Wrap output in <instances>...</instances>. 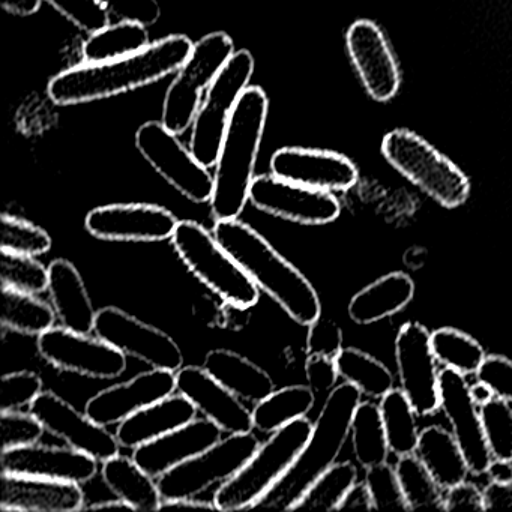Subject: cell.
<instances>
[{"label": "cell", "instance_id": "cell-22", "mask_svg": "<svg viewBox=\"0 0 512 512\" xmlns=\"http://www.w3.org/2000/svg\"><path fill=\"white\" fill-rule=\"evenodd\" d=\"M176 392L187 397L224 433H251L254 428L253 412L203 367L190 365L176 371Z\"/></svg>", "mask_w": 512, "mask_h": 512}, {"label": "cell", "instance_id": "cell-59", "mask_svg": "<svg viewBox=\"0 0 512 512\" xmlns=\"http://www.w3.org/2000/svg\"><path fill=\"white\" fill-rule=\"evenodd\" d=\"M470 397L475 401L476 406L482 407L485 404L490 403L494 398L493 391L490 386L485 385L482 382H476L475 385L470 386Z\"/></svg>", "mask_w": 512, "mask_h": 512}, {"label": "cell", "instance_id": "cell-44", "mask_svg": "<svg viewBox=\"0 0 512 512\" xmlns=\"http://www.w3.org/2000/svg\"><path fill=\"white\" fill-rule=\"evenodd\" d=\"M365 484L370 490L374 509H392V511H409L397 470L388 463L370 467L365 473Z\"/></svg>", "mask_w": 512, "mask_h": 512}, {"label": "cell", "instance_id": "cell-57", "mask_svg": "<svg viewBox=\"0 0 512 512\" xmlns=\"http://www.w3.org/2000/svg\"><path fill=\"white\" fill-rule=\"evenodd\" d=\"M487 476L491 482L499 484H512V461L494 458L487 469Z\"/></svg>", "mask_w": 512, "mask_h": 512}, {"label": "cell", "instance_id": "cell-30", "mask_svg": "<svg viewBox=\"0 0 512 512\" xmlns=\"http://www.w3.org/2000/svg\"><path fill=\"white\" fill-rule=\"evenodd\" d=\"M103 479L118 499L128 503L133 511H158L163 506L158 481L134 458L118 454L104 461Z\"/></svg>", "mask_w": 512, "mask_h": 512}, {"label": "cell", "instance_id": "cell-58", "mask_svg": "<svg viewBox=\"0 0 512 512\" xmlns=\"http://www.w3.org/2000/svg\"><path fill=\"white\" fill-rule=\"evenodd\" d=\"M164 508H179V509H217L215 508L214 502H205V500H197L196 497L193 499H182L175 500V502H163Z\"/></svg>", "mask_w": 512, "mask_h": 512}, {"label": "cell", "instance_id": "cell-49", "mask_svg": "<svg viewBox=\"0 0 512 512\" xmlns=\"http://www.w3.org/2000/svg\"><path fill=\"white\" fill-rule=\"evenodd\" d=\"M479 382L490 386L494 397L512 403V361L505 356L490 355L476 371Z\"/></svg>", "mask_w": 512, "mask_h": 512}, {"label": "cell", "instance_id": "cell-14", "mask_svg": "<svg viewBox=\"0 0 512 512\" xmlns=\"http://www.w3.org/2000/svg\"><path fill=\"white\" fill-rule=\"evenodd\" d=\"M38 352L53 367L89 379L112 380L127 368L125 353L100 337L52 328L38 337Z\"/></svg>", "mask_w": 512, "mask_h": 512}, {"label": "cell", "instance_id": "cell-52", "mask_svg": "<svg viewBox=\"0 0 512 512\" xmlns=\"http://www.w3.org/2000/svg\"><path fill=\"white\" fill-rule=\"evenodd\" d=\"M485 511L482 491L472 482L463 481L446 490L443 511Z\"/></svg>", "mask_w": 512, "mask_h": 512}, {"label": "cell", "instance_id": "cell-24", "mask_svg": "<svg viewBox=\"0 0 512 512\" xmlns=\"http://www.w3.org/2000/svg\"><path fill=\"white\" fill-rule=\"evenodd\" d=\"M85 506V494L77 482L2 473V511L73 512Z\"/></svg>", "mask_w": 512, "mask_h": 512}, {"label": "cell", "instance_id": "cell-3", "mask_svg": "<svg viewBox=\"0 0 512 512\" xmlns=\"http://www.w3.org/2000/svg\"><path fill=\"white\" fill-rule=\"evenodd\" d=\"M269 100L263 89L248 86L227 125L215 164L211 209L215 220L239 218L254 181L257 155L268 119Z\"/></svg>", "mask_w": 512, "mask_h": 512}, {"label": "cell", "instance_id": "cell-19", "mask_svg": "<svg viewBox=\"0 0 512 512\" xmlns=\"http://www.w3.org/2000/svg\"><path fill=\"white\" fill-rule=\"evenodd\" d=\"M440 409L451 424L452 434L460 445L473 475H484L491 457L482 428L481 412L470 397V386L463 374L443 368L439 377Z\"/></svg>", "mask_w": 512, "mask_h": 512}, {"label": "cell", "instance_id": "cell-36", "mask_svg": "<svg viewBox=\"0 0 512 512\" xmlns=\"http://www.w3.org/2000/svg\"><path fill=\"white\" fill-rule=\"evenodd\" d=\"M338 376L370 398H382L394 389V376L389 368L368 353L346 347L335 356Z\"/></svg>", "mask_w": 512, "mask_h": 512}, {"label": "cell", "instance_id": "cell-29", "mask_svg": "<svg viewBox=\"0 0 512 512\" xmlns=\"http://www.w3.org/2000/svg\"><path fill=\"white\" fill-rule=\"evenodd\" d=\"M415 295V283L403 272H392L359 290L350 301V319L371 325L403 311Z\"/></svg>", "mask_w": 512, "mask_h": 512}, {"label": "cell", "instance_id": "cell-53", "mask_svg": "<svg viewBox=\"0 0 512 512\" xmlns=\"http://www.w3.org/2000/svg\"><path fill=\"white\" fill-rule=\"evenodd\" d=\"M251 320V307L224 301L218 314V325L227 331L238 332L244 329Z\"/></svg>", "mask_w": 512, "mask_h": 512}, {"label": "cell", "instance_id": "cell-55", "mask_svg": "<svg viewBox=\"0 0 512 512\" xmlns=\"http://www.w3.org/2000/svg\"><path fill=\"white\" fill-rule=\"evenodd\" d=\"M349 509H362V511H371L374 509L373 499H371L370 490H368L367 484H358L356 482L346 496H344L343 502L338 506V511H349Z\"/></svg>", "mask_w": 512, "mask_h": 512}, {"label": "cell", "instance_id": "cell-26", "mask_svg": "<svg viewBox=\"0 0 512 512\" xmlns=\"http://www.w3.org/2000/svg\"><path fill=\"white\" fill-rule=\"evenodd\" d=\"M197 407L182 394L149 404L119 424L116 437L122 448L136 449L194 421Z\"/></svg>", "mask_w": 512, "mask_h": 512}, {"label": "cell", "instance_id": "cell-37", "mask_svg": "<svg viewBox=\"0 0 512 512\" xmlns=\"http://www.w3.org/2000/svg\"><path fill=\"white\" fill-rule=\"evenodd\" d=\"M383 427L388 439L389 451L397 457L415 454L419 430L416 410L401 389H392L380 400Z\"/></svg>", "mask_w": 512, "mask_h": 512}, {"label": "cell", "instance_id": "cell-20", "mask_svg": "<svg viewBox=\"0 0 512 512\" xmlns=\"http://www.w3.org/2000/svg\"><path fill=\"white\" fill-rule=\"evenodd\" d=\"M272 175L314 190L341 193L358 182V169L346 155L325 149L281 148L271 158Z\"/></svg>", "mask_w": 512, "mask_h": 512}, {"label": "cell", "instance_id": "cell-41", "mask_svg": "<svg viewBox=\"0 0 512 512\" xmlns=\"http://www.w3.org/2000/svg\"><path fill=\"white\" fill-rule=\"evenodd\" d=\"M0 280L2 286L38 295L49 290V268L34 256L2 250Z\"/></svg>", "mask_w": 512, "mask_h": 512}, {"label": "cell", "instance_id": "cell-5", "mask_svg": "<svg viewBox=\"0 0 512 512\" xmlns=\"http://www.w3.org/2000/svg\"><path fill=\"white\" fill-rule=\"evenodd\" d=\"M313 424L299 418L272 433L250 460L214 494L217 511H241L254 505L286 475L310 437Z\"/></svg>", "mask_w": 512, "mask_h": 512}, {"label": "cell", "instance_id": "cell-39", "mask_svg": "<svg viewBox=\"0 0 512 512\" xmlns=\"http://www.w3.org/2000/svg\"><path fill=\"white\" fill-rule=\"evenodd\" d=\"M395 470H397L398 481H400L409 511H418V509H442L443 511V503H445L443 488L415 454L398 457Z\"/></svg>", "mask_w": 512, "mask_h": 512}, {"label": "cell", "instance_id": "cell-60", "mask_svg": "<svg viewBox=\"0 0 512 512\" xmlns=\"http://www.w3.org/2000/svg\"><path fill=\"white\" fill-rule=\"evenodd\" d=\"M85 509H92V511H100V509H131L128 503L124 500H104V502L92 503V505L85 506Z\"/></svg>", "mask_w": 512, "mask_h": 512}, {"label": "cell", "instance_id": "cell-42", "mask_svg": "<svg viewBox=\"0 0 512 512\" xmlns=\"http://www.w3.org/2000/svg\"><path fill=\"white\" fill-rule=\"evenodd\" d=\"M52 238L46 230L22 218L4 214L0 220V250L26 256L49 253Z\"/></svg>", "mask_w": 512, "mask_h": 512}, {"label": "cell", "instance_id": "cell-11", "mask_svg": "<svg viewBox=\"0 0 512 512\" xmlns=\"http://www.w3.org/2000/svg\"><path fill=\"white\" fill-rule=\"evenodd\" d=\"M136 148L149 166L182 196L194 203L211 202L214 176L163 122L142 125L136 133Z\"/></svg>", "mask_w": 512, "mask_h": 512}, {"label": "cell", "instance_id": "cell-6", "mask_svg": "<svg viewBox=\"0 0 512 512\" xmlns=\"http://www.w3.org/2000/svg\"><path fill=\"white\" fill-rule=\"evenodd\" d=\"M382 154L400 175L443 208H458L469 199L466 173L413 131H389L382 140Z\"/></svg>", "mask_w": 512, "mask_h": 512}, {"label": "cell", "instance_id": "cell-28", "mask_svg": "<svg viewBox=\"0 0 512 512\" xmlns=\"http://www.w3.org/2000/svg\"><path fill=\"white\" fill-rule=\"evenodd\" d=\"M203 368L236 397L248 403H260L275 391L274 380L262 367L233 350H211Z\"/></svg>", "mask_w": 512, "mask_h": 512}, {"label": "cell", "instance_id": "cell-18", "mask_svg": "<svg viewBox=\"0 0 512 512\" xmlns=\"http://www.w3.org/2000/svg\"><path fill=\"white\" fill-rule=\"evenodd\" d=\"M29 412L58 439L68 446L91 455L95 460L104 461L119 454L118 437L107 427L95 422L88 413H82L64 398L52 391H43L29 407Z\"/></svg>", "mask_w": 512, "mask_h": 512}, {"label": "cell", "instance_id": "cell-1", "mask_svg": "<svg viewBox=\"0 0 512 512\" xmlns=\"http://www.w3.org/2000/svg\"><path fill=\"white\" fill-rule=\"evenodd\" d=\"M187 35H170L125 58L68 68L50 80L47 94L58 106H76L143 88L175 73L193 50Z\"/></svg>", "mask_w": 512, "mask_h": 512}, {"label": "cell", "instance_id": "cell-38", "mask_svg": "<svg viewBox=\"0 0 512 512\" xmlns=\"http://www.w3.org/2000/svg\"><path fill=\"white\" fill-rule=\"evenodd\" d=\"M356 479L358 469L355 464L349 461L335 463L311 484L292 511H338V506L343 502L347 491L356 484Z\"/></svg>", "mask_w": 512, "mask_h": 512}, {"label": "cell", "instance_id": "cell-46", "mask_svg": "<svg viewBox=\"0 0 512 512\" xmlns=\"http://www.w3.org/2000/svg\"><path fill=\"white\" fill-rule=\"evenodd\" d=\"M0 430H2V451H8V449L40 442L46 428L31 412L10 410V412H0Z\"/></svg>", "mask_w": 512, "mask_h": 512}, {"label": "cell", "instance_id": "cell-13", "mask_svg": "<svg viewBox=\"0 0 512 512\" xmlns=\"http://www.w3.org/2000/svg\"><path fill=\"white\" fill-rule=\"evenodd\" d=\"M250 202L265 214L301 226H325L337 220L341 212L334 193L314 190L275 175L254 178Z\"/></svg>", "mask_w": 512, "mask_h": 512}, {"label": "cell", "instance_id": "cell-4", "mask_svg": "<svg viewBox=\"0 0 512 512\" xmlns=\"http://www.w3.org/2000/svg\"><path fill=\"white\" fill-rule=\"evenodd\" d=\"M361 395L356 386L347 382L329 392L301 454L254 508L292 511L311 484L337 463Z\"/></svg>", "mask_w": 512, "mask_h": 512}, {"label": "cell", "instance_id": "cell-7", "mask_svg": "<svg viewBox=\"0 0 512 512\" xmlns=\"http://www.w3.org/2000/svg\"><path fill=\"white\" fill-rule=\"evenodd\" d=\"M172 242L179 259L224 301L251 308L259 302V287L214 233L196 221H179Z\"/></svg>", "mask_w": 512, "mask_h": 512}, {"label": "cell", "instance_id": "cell-51", "mask_svg": "<svg viewBox=\"0 0 512 512\" xmlns=\"http://www.w3.org/2000/svg\"><path fill=\"white\" fill-rule=\"evenodd\" d=\"M305 376H307L308 386L313 389L314 394L331 392L340 377L335 358L322 355H308L307 362H305Z\"/></svg>", "mask_w": 512, "mask_h": 512}, {"label": "cell", "instance_id": "cell-47", "mask_svg": "<svg viewBox=\"0 0 512 512\" xmlns=\"http://www.w3.org/2000/svg\"><path fill=\"white\" fill-rule=\"evenodd\" d=\"M52 5L68 22L88 34L100 31L109 25L106 8L98 0H44Z\"/></svg>", "mask_w": 512, "mask_h": 512}, {"label": "cell", "instance_id": "cell-43", "mask_svg": "<svg viewBox=\"0 0 512 512\" xmlns=\"http://www.w3.org/2000/svg\"><path fill=\"white\" fill-rule=\"evenodd\" d=\"M508 401L494 397L479 407L482 428L491 457L512 461V407Z\"/></svg>", "mask_w": 512, "mask_h": 512}, {"label": "cell", "instance_id": "cell-27", "mask_svg": "<svg viewBox=\"0 0 512 512\" xmlns=\"http://www.w3.org/2000/svg\"><path fill=\"white\" fill-rule=\"evenodd\" d=\"M49 293L56 316L64 328L80 334L94 332L98 311L92 304L82 275L73 263L65 259L50 263Z\"/></svg>", "mask_w": 512, "mask_h": 512}, {"label": "cell", "instance_id": "cell-50", "mask_svg": "<svg viewBox=\"0 0 512 512\" xmlns=\"http://www.w3.org/2000/svg\"><path fill=\"white\" fill-rule=\"evenodd\" d=\"M107 13L121 22L152 26L160 20L161 8L157 0H98Z\"/></svg>", "mask_w": 512, "mask_h": 512}, {"label": "cell", "instance_id": "cell-56", "mask_svg": "<svg viewBox=\"0 0 512 512\" xmlns=\"http://www.w3.org/2000/svg\"><path fill=\"white\" fill-rule=\"evenodd\" d=\"M43 0H2L0 5L7 13L14 16L28 17L37 13L41 8Z\"/></svg>", "mask_w": 512, "mask_h": 512}, {"label": "cell", "instance_id": "cell-2", "mask_svg": "<svg viewBox=\"0 0 512 512\" xmlns=\"http://www.w3.org/2000/svg\"><path fill=\"white\" fill-rule=\"evenodd\" d=\"M212 233L256 286L296 323L308 326L322 316V304L310 280L256 229L232 218L217 220Z\"/></svg>", "mask_w": 512, "mask_h": 512}, {"label": "cell", "instance_id": "cell-35", "mask_svg": "<svg viewBox=\"0 0 512 512\" xmlns=\"http://www.w3.org/2000/svg\"><path fill=\"white\" fill-rule=\"evenodd\" d=\"M353 454L356 461L365 470L377 464L385 463L388 458L389 445L383 427L382 413L377 404L371 401H361L356 407L352 419Z\"/></svg>", "mask_w": 512, "mask_h": 512}, {"label": "cell", "instance_id": "cell-8", "mask_svg": "<svg viewBox=\"0 0 512 512\" xmlns=\"http://www.w3.org/2000/svg\"><path fill=\"white\" fill-rule=\"evenodd\" d=\"M233 50L232 38L226 32H214L194 44L164 98L161 122L170 131L182 134L190 128L205 98L203 94L235 55Z\"/></svg>", "mask_w": 512, "mask_h": 512}, {"label": "cell", "instance_id": "cell-45", "mask_svg": "<svg viewBox=\"0 0 512 512\" xmlns=\"http://www.w3.org/2000/svg\"><path fill=\"white\" fill-rule=\"evenodd\" d=\"M43 394V379L32 371H14L0 380V412L22 410Z\"/></svg>", "mask_w": 512, "mask_h": 512}, {"label": "cell", "instance_id": "cell-9", "mask_svg": "<svg viewBox=\"0 0 512 512\" xmlns=\"http://www.w3.org/2000/svg\"><path fill=\"white\" fill-rule=\"evenodd\" d=\"M254 73V58L248 50L236 52L224 65L193 122L190 149L205 167H214L220 154L227 125L239 98L250 85Z\"/></svg>", "mask_w": 512, "mask_h": 512}, {"label": "cell", "instance_id": "cell-12", "mask_svg": "<svg viewBox=\"0 0 512 512\" xmlns=\"http://www.w3.org/2000/svg\"><path fill=\"white\" fill-rule=\"evenodd\" d=\"M95 335L127 356L151 368L176 373L184 364L181 347L166 332L142 322L118 307L98 311Z\"/></svg>", "mask_w": 512, "mask_h": 512}, {"label": "cell", "instance_id": "cell-31", "mask_svg": "<svg viewBox=\"0 0 512 512\" xmlns=\"http://www.w3.org/2000/svg\"><path fill=\"white\" fill-rule=\"evenodd\" d=\"M415 455L443 490L466 481L470 472L454 434L439 425H430L419 433Z\"/></svg>", "mask_w": 512, "mask_h": 512}, {"label": "cell", "instance_id": "cell-21", "mask_svg": "<svg viewBox=\"0 0 512 512\" xmlns=\"http://www.w3.org/2000/svg\"><path fill=\"white\" fill-rule=\"evenodd\" d=\"M175 392L176 373L152 368L98 392L86 403L85 412L98 424L109 427Z\"/></svg>", "mask_w": 512, "mask_h": 512}, {"label": "cell", "instance_id": "cell-15", "mask_svg": "<svg viewBox=\"0 0 512 512\" xmlns=\"http://www.w3.org/2000/svg\"><path fill=\"white\" fill-rule=\"evenodd\" d=\"M395 362L401 391L418 416L433 415L440 407L437 359L431 332L421 323H404L395 340Z\"/></svg>", "mask_w": 512, "mask_h": 512}, {"label": "cell", "instance_id": "cell-54", "mask_svg": "<svg viewBox=\"0 0 512 512\" xmlns=\"http://www.w3.org/2000/svg\"><path fill=\"white\" fill-rule=\"evenodd\" d=\"M484 508L487 509H512V484H499L490 482L482 490Z\"/></svg>", "mask_w": 512, "mask_h": 512}, {"label": "cell", "instance_id": "cell-16", "mask_svg": "<svg viewBox=\"0 0 512 512\" xmlns=\"http://www.w3.org/2000/svg\"><path fill=\"white\" fill-rule=\"evenodd\" d=\"M347 53L367 94L388 103L400 91L401 71L385 32L373 20H356L346 35Z\"/></svg>", "mask_w": 512, "mask_h": 512}, {"label": "cell", "instance_id": "cell-23", "mask_svg": "<svg viewBox=\"0 0 512 512\" xmlns=\"http://www.w3.org/2000/svg\"><path fill=\"white\" fill-rule=\"evenodd\" d=\"M2 473L40 476L56 481L85 484L94 478L98 460L71 446H50L32 443L2 451Z\"/></svg>", "mask_w": 512, "mask_h": 512}, {"label": "cell", "instance_id": "cell-34", "mask_svg": "<svg viewBox=\"0 0 512 512\" xmlns=\"http://www.w3.org/2000/svg\"><path fill=\"white\" fill-rule=\"evenodd\" d=\"M149 46V35L146 26L139 23L119 22L118 25H107L106 28L89 35L83 43V62L113 61L134 55Z\"/></svg>", "mask_w": 512, "mask_h": 512}, {"label": "cell", "instance_id": "cell-17", "mask_svg": "<svg viewBox=\"0 0 512 512\" xmlns=\"http://www.w3.org/2000/svg\"><path fill=\"white\" fill-rule=\"evenodd\" d=\"M179 220L169 209L151 203H113L86 215L94 238L113 242H161L172 239Z\"/></svg>", "mask_w": 512, "mask_h": 512}, {"label": "cell", "instance_id": "cell-33", "mask_svg": "<svg viewBox=\"0 0 512 512\" xmlns=\"http://www.w3.org/2000/svg\"><path fill=\"white\" fill-rule=\"evenodd\" d=\"M55 320V308L37 298L34 293L2 286L0 323L5 329L40 337L53 328Z\"/></svg>", "mask_w": 512, "mask_h": 512}, {"label": "cell", "instance_id": "cell-48", "mask_svg": "<svg viewBox=\"0 0 512 512\" xmlns=\"http://www.w3.org/2000/svg\"><path fill=\"white\" fill-rule=\"evenodd\" d=\"M343 350V331L332 319H323L308 325L307 352L308 355H322L335 358Z\"/></svg>", "mask_w": 512, "mask_h": 512}, {"label": "cell", "instance_id": "cell-32", "mask_svg": "<svg viewBox=\"0 0 512 512\" xmlns=\"http://www.w3.org/2000/svg\"><path fill=\"white\" fill-rule=\"evenodd\" d=\"M316 394L310 386L292 385L269 394L253 410L254 428L262 433H275L313 409Z\"/></svg>", "mask_w": 512, "mask_h": 512}, {"label": "cell", "instance_id": "cell-25", "mask_svg": "<svg viewBox=\"0 0 512 512\" xmlns=\"http://www.w3.org/2000/svg\"><path fill=\"white\" fill-rule=\"evenodd\" d=\"M224 431L209 419H194L152 442L134 449L133 458L155 479L196 457L223 439Z\"/></svg>", "mask_w": 512, "mask_h": 512}, {"label": "cell", "instance_id": "cell-10", "mask_svg": "<svg viewBox=\"0 0 512 512\" xmlns=\"http://www.w3.org/2000/svg\"><path fill=\"white\" fill-rule=\"evenodd\" d=\"M260 442L253 433L229 434L185 463L173 467L157 479L164 502L193 499L212 485L236 475Z\"/></svg>", "mask_w": 512, "mask_h": 512}, {"label": "cell", "instance_id": "cell-40", "mask_svg": "<svg viewBox=\"0 0 512 512\" xmlns=\"http://www.w3.org/2000/svg\"><path fill=\"white\" fill-rule=\"evenodd\" d=\"M431 347L437 362L467 376L475 374L487 358L481 344L455 328H440L431 332Z\"/></svg>", "mask_w": 512, "mask_h": 512}]
</instances>
